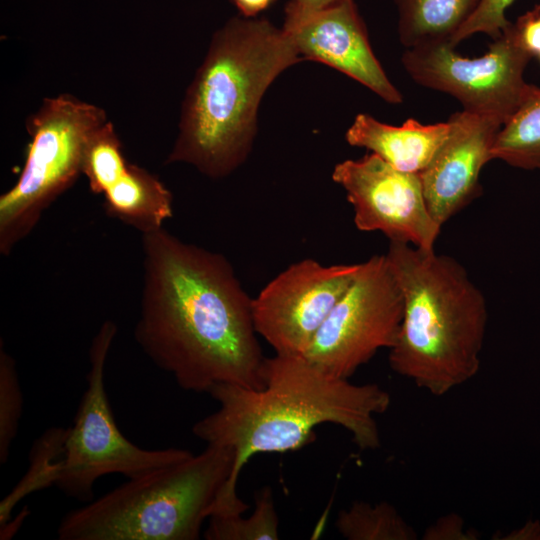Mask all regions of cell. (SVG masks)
Segmentation results:
<instances>
[{"instance_id": "1", "label": "cell", "mask_w": 540, "mask_h": 540, "mask_svg": "<svg viewBox=\"0 0 540 540\" xmlns=\"http://www.w3.org/2000/svg\"><path fill=\"white\" fill-rule=\"evenodd\" d=\"M143 287L134 337L177 385L208 393L220 383L264 386L266 357L252 299L229 261L164 228L142 234Z\"/></svg>"}, {"instance_id": "2", "label": "cell", "mask_w": 540, "mask_h": 540, "mask_svg": "<svg viewBox=\"0 0 540 540\" xmlns=\"http://www.w3.org/2000/svg\"><path fill=\"white\" fill-rule=\"evenodd\" d=\"M208 394L218 409L197 421L192 432L207 445L235 452L231 477L209 516L245 513L249 506L237 494L244 465L258 453L304 447L319 425H339L360 449H377L380 435L375 417L391 403L389 393L377 384H353L329 375L304 356L277 353L266 357L262 388L220 383Z\"/></svg>"}, {"instance_id": "3", "label": "cell", "mask_w": 540, "mask_h": 540, "mask_svg": "<svg viewBox=\"0 0 540 540\" xmlns=\"http://www.w3.org/2000/svg\"><path fill=\"white\" fill-rule=\"evenodd\" d=\"M302 60L284 29L266 18L228 20L186 92L166 164H189L214 179L235 171L252 149L266 90Z\"/></svg>"}, {"instance_id": "4", "label": "cell", "mask_w": 540, "mask_h": 540, "mask_svg": "<svg viewBox=\"0 0 540 540\" xmlns=\"http://www.w3.org/2000/svg\"><path fill=\"white\" fill-rule=\"evenodd\" d=\"M403 296V317L389 349L391 369L443 396L480 369L488 310L480 288L455 258L390 241L386 253Z\"/></svg>"}, {"instance_id": "5", "label": "cell", "mask_w": 540, "mask_h": 540, "mask_svg": "<svg viewBox=\"0 0 540 540\" xmlns=\"http://www.w3.org/2000/svg\"><path fill=\"white\" fill-rule=\"evenodd\" d=\"M233 449L208 444L199 454L128 479L68 512L60 540H197L229 481Z\"/></svg>"}, {"instance_id": "6", "label": "cell", "mask_w": 540, "mask_h": 540, "mask_svg": "<svg viewBox=\"0 0 540 540\" xmlns=\"http://www.w3.org/2000/svg\"><path fill=\"white\" fill-rule=\"evenodd\" d=\"M108 122L105 111L69 94L45 98L28 117L31 141L17 182L0 196V253L27 237L44 211L80 174L87 146Z\"/></svg>"}, {"instance_id": "7", "label": "cell", "mask_w": 540, "mask_h": 540, "mask_svg": "<svg viewBox=\"0 0 540 540\" xmlns=\"http://www.w3.org/2000/svg\"><path fill=\"white\" fill-rule=\"evenodd\" d=\"M116 333V324L106 320L92 340L87 388L73 424L66 429L62 467L55 485L68 497L84 503L93 500L94 485L102 476L121 474L131 479L192 455L176 447H139L119 430L104 383L105 364Z\"/></svg>"}, {"instance_id": "8", "label": "cell", "mask_w": 540, "mask_h": 540, "mask_svg": "<svg viewBox=\"0 0 540 540\" xmlns=\"http://www.w3.org/2000/svg\"><path fill=\"white\" fill-rule=\"evenodd\" d=\"M450 42L407 48L401 62L419 85L456 98L463 110L502 125L523 100L529 84L524 71L533 57L510 22L480 57L461 56Z\"/></svg>"}, {"instance_id": "9", "label": "cell", "mask_w": 540, "mask_h": 540, "mask_svg": "<svg viewBox=\"0 0 540 540\" xmlns=\"http://www.w3.org/2000/svg\"><path fill=\"white\" fill-rule=\"evenodd\" d=\"M403 307L386 254L372 256L361 263L304 357L329 375L349 379L378 350L394 345Z\"/></svg>"}, {"instance_id": "10", "label": "cell", "mask_w": 540, "mask_h": 540, "mask_svg": "<svg viewBox=\"0 0 540 540\" xmlns=\"http://www.w3.org/2000/svg\"><path fill=\"white\" fill-rule=\"evenodd\" d=\"M361 263H292L252 299L254 327L277 354L304 356Z\"/></svg>"}, {"instance_id": "11", "label": "cell", "mask_w": 540, "mask_h": 540, "mask_svg": "<svg viewBox=\"0 0 540 540\" xmlns=\"http://www.w3.org/2000/svg\"><path fill=\"white\" fill-rule=\"evenodd\" d=\"M332 179L345 190L358 230L434 249L442 226L428 209L419 173L397 170L370 153L338 163Z\"/></svg>"}, {"instance_id": "12", "label": "cell", "mask_w": 540, "mask_h": 540, "mask_svg": "<svg viewBox=\"0 0 540 540\" xmlns=\"http://www.w3.org/2000/svg\"><path fill=\"white\" fill-rule=\"evenodd\" d=\"M282 28L303 60L321 62L344 73L388 103L402 102L400 91L371 48L354 0L310 12L285 11Z\"/></svg>"}, {"instance_id": "13", "label": "cell", "mask_w": 540, "mask_h": 540, "mask_svg": "<svg viewBox=\"0 0 540 540\" xmlns=\"http://www.w3.org/2000/svg\"><path fill=\"white\" fill-rule=\"evenodd\" d=\"M83 174L91 192L103 195L106 214L142 234L163 228L173 216L171 192L155 175L126 160L110 121L91 138Z\"/></svg>"}, {"instance_id": "14", "label": "cell", "mask_w": 540, "mask_h": 540, "mask_svg": "<svg viewBox=\"0 0 540 540\" xmlns=\"http://www.w3.org/2000/svg\"><path fill=\"white\" fill-rule=\"evenodd\" d=\"M448 121V138L420 173L428 209L441 226L479 195L480 172L492 160L491 149L502 127L496 118L464 110Z\"/></svg>"}, {"instance_id": "15", "label": "cell", "mask_w": 540, "mask_h": 540, "mask_svg": "<svg viewBox=\"0 0 540 540\" xmlns=\"http://www.w3.org/2000/svg\"><path fill=\"white\" fill-rule=\"evenodd\" d=\"M449 121L422 124L415 119L401 126L380 122L360 113L345 134L348 144L365 148L397 170L421 173L448 138Z\"/></svg>"}, {"instance_id": "16", "label": "cell", "mask_w": 540, "mask_h": 540, "mask_svg": "<svg viewBox=\"0 0 540 540\" xmlns=\"http://www.w3.org/2000/svg\"><path fill=\"white\" fill-rule=\"evenodd\" d=\"M482 0H394L398 36L406 48L450 42Z\"/></svg>"}, {"instance_id": "17", "label": "cell", "mask_w": 540, "mask_h": 540, "mask_svg": "<svg viewBox=\"0 0 540 540\" xmlns=\"http://www.w3.org/2000/svg\"><path fill=\"white\" fill-rule=\"evenodd\" d=\"M491 158L524 170L540 169V87L528 90L496 135Z\"/></svg>"}, {"instance_id": "18", "label": "cell", "mask_w": 540, "mask_h": 540, "mask_svg": "<svg viewBox=\"0 0 540 540\" xmlns=\"http://www.w3.org/2000/svg\"><path fill=\"white\" fill-rule=\"evenodd\" d=\"M65 436L66 429L53 427L34 442L27 472L0 503V526L10 520L15 506L27 495L56 485L62 467Z\"/></svg>"}, {"instance_id": "19", "label": "cell", "mask_w": 540, "mask_h": 540, "mask_svg": "<svg viewBox=\"0 0 540 540\" xmlns=\"http://www.w3.org/2000/svg\"><path fill=\"white\" fill-rule=\"evenodd\" d=\"M339 534L348 540H415L417 533L388 502L357 501L340 510L336 519Z\"/></svg>"}, {"instance_id": "20", "label": "cell", "mask_w": 540, "mask_h": 540, "mask_svg": "<svg viewBox=\"0 0 540 540\" xmlns=\"http://www.w3.org/2000/svg\"><path fill=\"white\" fill-rule=\"evenodd\" d=\"M238 514H213L203 533L206 540H278L279 519L270 487L255 495L253 512L244 517Z\"/></svg>"}, {"instance_id": "21", "label": "cell", "mask_w": 540, "mask_h": 540, "mask_svg": "<svg viewBox=\"0 0 540 540\" xmlns=\"http://www.w3.org/2000/svg\"><path fill=\"white\" fill-rule=\"evenodd\" d=\"M23 410V394L15 360L0 344V463L5 464L17 435Z\"/></svg>"}, {"instance_id": "22", "label": "cell", "mask_w": 540, "mask_h": 540, "mask_svg": "<svg viewBox=\"0 0 540 540\" xmlns=\"http://www.w3.org/2000/svg\"><path fill=\"white\" fill-rule=\"evenodd\" d=\"M515 0H482L478 9L452 40L456 46L461 41L477 33H483L496 39L510 23L506 17L507 8Z\"/></svg>"}, {"instance_id": "23", "label": "cell", "mask_w": 540, "mask_h": 540, "mask_svg": "<svg viewBox=\"0 0 540 540\" xmlns=\"http://www.w3.org/2000/svg\"><path fill=\"white\" fill-rule=\"evenodd\" d=\"M422 538L425 540H474L478 538V535L465 526L461 516L450 513L428 526Z\"/></svg>"}, {"instance_id": "24", "label": "cell", "mask_w": 540, "mask_h": 540, "mask_svg": "<svg viewBox=\"0 0 540 540\" xmlns=\"http://www.w3.org/2000/svg\"><path fill=\"white\" fill-rule=\"evenodd\" d=\"M523 47L534 57L540 55V4L514 23Z\"/></svg>"}, {"instance_id": "25", "label": "cell", "mask_w": 540, "mask_h": 540, "mask_svg": "<svg viewBox=\"0 0 540 540\" xmlns=\"http://www.w3.org/2000/svg\"><path fill=\"white\" fill-rule=\"evenodd\" d=\"M244 17L257 15L270 7L276 0H231Z\"/></svg>"}, {"instance_id": "26", "label": "cell", "mask_w": 540, "mask_h": 540, "mask_svg": "<svg viewBox=\"0 0 540 540\" xmlns=\"http://www.w3.org/2000/svg\"><path fill=\"white\" fill-rule=\"evenodd\" d=\"M340 1L342 0H290L285 7V11L310 12Z\"/></svg>"}, {"instance_id": "27", "label": "cell", "mask_w": 540, "mask_h": 540, "mask_svg": "<svg viewBox=\"0 0 540 540\" xmlns=\"http://www.w3.org/2000/svg\"><path fill=\"white\" fill-rule=\"evenodd\" d=\"M505 539H540V524L529 521L524 527L507 535Z\"/></svg>"}, {"instance_id": "28", "label": "cell", "mask_w": 540, "mask_h": 540, "mask_svg": "<svg viewBox=\"0 0 540 540\" xmlns=\"http://www.w3.org/2000/svg\"><path fill=\"white\" fill-rule=\"evenodd\" d=\"M29 511L24 508V510L16 517L13 522L10 520L4 525L0 526V538L2 540L10 539L14 533L20 528L22 522L25 520V517L28 515Z\"/></svg>"}, {"instance_id": "29", "label": "cell", "mask_w": 540, "mask_h": 540, "mask_svg": "<svg viewBox=\"0 0 540 540\" xmlns=\"http://www.w3.org/2000/svg\"><path fill=\"white\" fill-rule=\"evenodd\" d=\"M539 60H540V55L538 56Z\"/></svg>"}]
</instances>
